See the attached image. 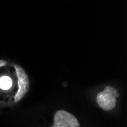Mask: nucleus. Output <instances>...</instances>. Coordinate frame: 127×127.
I'll use <instances>...</instances> for the list:
<instances>
[{
  "mask_svg": "<svg viewBox=\"0 0 127 127\" xmlns=\"http://www.w3.org/2000/svg\"><path fill=\"white\" fill-rule=\"evenodd\" d=\"M118 97L119 93L117 89L107 86L97 95V102L103 110L110 111L116 107L117 98Z\"/></svg>",
  "mask_w": 127,
  "mask_h": 127,
  "instance_id": "f257e3e1",
  "label": "nucleus"
},
{
  "mask_svg": "<svg viewBox=\"0 0 127 127\" xmlns=\"http://www.w3.org/2000/svg\"><path fill=\"white\" fill-rule=\"evenodd\" d=\"M79 123L77 119L65 110H59L55 113L54 124L53 127H78Z\"/></svg>",
  "mask_w": 127,
  "mask_h": 127,
  "instance_id": "f03ea898",
  "label": "nucleus"
},
{
  "mask_svg": "<svg viewBox=\"0 0 127 127\" xmlns=\"http://www.w3.org/2000/svg\"><path fill=\"white\" fill-rule=\"evenodd\" d=\"M17 75L19 80V89L15 96V102L21 100L29 89V80L25 70L20 66H15Z\"/></svg>",
  "mask_w": 127,
  "mask_h": 127,
  "instance_id": "7ed1b4c3",
  "label": "nucleus"
},
{
  "mask_svg": "<svg viewBox=\"0 0 127 127\" xmlns=\"http://www.w3.org/2000/svg\"><path fill=\"white\" fill-rule=\"evenodd\" d=\"M12 86V80L7 75H3L0 78V88L8 90Z\"/></svg>",
  "mask_w": 127,
  "mask_h": 127,
  "instance_id": "20e7f679",
  "label": "nucleus"
},
{
  "mask_svg": "<svg viewBox=\"0 0 127 127\" xmlns=\"http://www.w3.org/2000/svg\"><path fill=\"white\" fill-rule=\"evenodd\" d=\"M4 63H5V62H2V61L0 62V64H4Z\"/></svg>",
  "mask_w": 127,
  "mask_h": 127,
  "instance_id": "39448f33",
  "label": "nucleus"
}]
</instances>
